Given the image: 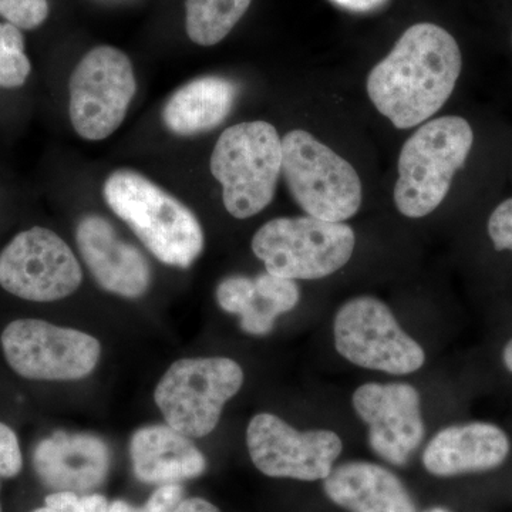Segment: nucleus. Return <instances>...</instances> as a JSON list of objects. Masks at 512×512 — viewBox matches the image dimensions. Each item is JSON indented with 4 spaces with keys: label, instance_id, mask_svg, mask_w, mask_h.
I'll use <instances>...</instances> for the list:
<instances>
[{
    "label": "nucleus",
    "instance_id": "30",
    "mask_svg": "<svg viewBox=\"0 0 512 512\" xmlns=\"http://www.w3.org/2000/svg\"><path fill=\"white\" fill-rule=\"evenodd\" d=\"M174 512H221L211 504L210 501L202 500V498H188V500L181 501L177 510Z\"/></svg>",
    "mask_w": 512,
    "mask_h": 512
},
{
    "label": "nucleus",
    "instance_id": "35",
    "mask_svg": "<svg viewBox=\"0 0 512 512\" xmlns=\"http://www.w3.org/2000/svg\"><path fill=\"white\" fill-rule=\"evenodd\" d=\"M0 512H2V508H0Z\"/></svg>",
    "mask_w": 512,
    "mask_h": 512
},
{
    "label": "nucleus",
    "instance_id": "18",
    "mask_svg": "<svg viewBox=\"0 0 512 512\" xmlns=\"http://www.w3.org/2000/svg\"><path fill=\"white\" fill-rule=\"evenodd\" d=\"M325 493L350 512H417L402 480L367 461H350L332 470L325 478Z\"/></svg>",
    "mask_w": 512,
    "mask_h": 512
},
{
    "label": "nucleus",
    "instance_id": "2",
    "mask_svg": "<svg viewBox=\"0 0 512 512\" xmlns=\"http://www.w3.org/2000/svg\"><path fill=\"white\" fill-rule=\"evenodd\" d=\"M104 200L158 261L190 268L204 249V232L190 208L136 171L107 178Z\"/></svg>",
    "mask_w": 512,
    "mask_h": 512
},
{
    "label": "nucleus",
    "instance_id": "28",
    "mask_svg": "<svg viewBox=\"0 0 512 512\" xmlns=\"http://www.w3.org/2000/svg\"><path fill=\"white\" fill-rule=\"evenodd\" d=\"M183 500L184 490L180 484L160 485L141 512H174Z\"/></svg>",
    "mask_w": 512,
    "mask_h": 512
},
{
    "label": "nucleus",
    "instance_id": "32",
    "mask_svg": "<svg viewBox=\"0 0 512 512\" xmlns=\"http://www.w3.org/2000/svg\"><path fill=\"white\" fill-rule=\"evenodd\" d=\"M503 360L505 367L512 373V339L504 348Z\"/></svg>",
    "mask_w": 512,
    "mask_h": 512
},
{
    "label": "nucleus",
    "instance_id": "7",
    "mask_svg": "<svg viewBox=\"0 0 512 512\" xmlns=\"http://www.w3.org/2000/svg\"><path fill=\"white\" fill-rule=\"evenodd\" d=\"M242 384V367L228 357L181 359L161 377L154 400L168 426L200 439L215 430L225 404Z\"/></svg>",
    "mask_w": 512,
    "mask_h": 512
},
{
    "label": "nucleus",
    "instance_id": "1",
    "mask_svg": "<svg viewBox=\"0 0 512 512\" xmlns=\"http://www.w3.org/2000/svg\"><path fill=\"white\" fill-rule=\"evenodd\" d=\"M463 69L460 46L446 29L417 23L367 76V96L400 130L429 121L450 99Z\"/></svg>",
    "mask_w": 512,
    "mask_h": 512
},
{
    "label": "nucleus",
    "instance_id": "17",
    "mask_svg": "<svg viewBox=\"0 0 512 512\" xmlns=\"http://www.w3.org/2000/svg\"><path fill=\"white\" fill-rule=\"evenodd\" d=\"M130 456L134 474L147 484H178L200 477L207 467L190 437L168 424L137 430L131 437Z\"/></svg>",
    "mask_w": 512,
    "mask_h": 512
},
{
    "label": "nucleus",
    "instance_id": "12",
    "mask_svg": "<svg viewBox=\"0 0 512 512\" xmlns=\"http://www.w3.org/2000/svg\"><path fill=\"white\" fill-rule=\"evenodd\" d=\"M247 446L252 463L265 476L301 481L325 480L343 450L333 431H298L271 413L249 421Z\"/></svg>",
    "mask_w": 512,
    "mask_h": 512
},
{
    "label": "nucleus",
    "instance_id": "20",
    "mask_svg": "<svg viewBox=\"0 0 512 512\" xmlns=\"http://www.w3.org/2000/svg\"><path fill=\"white\" fill-rule=\"evenodd\" d=\"M254 281V296L248 311L241 316V328L249 335L262 336L274 329L279 315L298 305L301 292L292 279L268 272L256 276Z\"/></svg>",
    "mask_w": 512,
    "mask_h": 512
},
{
    "label": "nucleus",
    "instance_id": "31",
    "mask_svg": "<svg viewBox=\"0 0 512 512\" xmlns=\"http://www.w3.org/2000/svg\"><path fill=\"white\" fill-rule=\"evenodd\" d=\"M107 512H141V510H136V508L131 507L126 501L117 500L109 504Z\"/></svg>",
    "mask_w": 512,
    "mask_h": 512
},
{
    "label": "nucleus",
    "instance_id": "19",
    "mask_svg": "<svg viewBox=\"0 0 512 512\" xmlns=\"http://www.w3.org/2000/svg\"><path fill=\"white\" fill-rule=\"evenodd\" d=\"M237 99V86L218 76L191 80L165 103V127L177 136H194L220 126Z\"/></svg>",
    "mask_w": 512,
    "mask_h": 512
},
{
    "label": "nucleus",
    "instance_id": "22",
    "mask_svg": "<svg viewBox=\"0 0 512 512\" xmlns=\"http://www.w3.org/2000/svg\"><path fill=\"white\" fill-rule=\"evenodd\" d=\"M32 64L25 53V37L12 23L0 22V89H18L28 80Z\"/></svg>",
    "mask_w": 512,
    "mask_h": 512
},
{
    "label": "nucleus",
    "instance_id": "8",
    "mask_svg": "<svg viewBox=\"0 0 512 512\" xmlns=\"http://www.w3.org/2000/svg\"><path fill=\"white\" fill-rule=\"evenodd\" d=\"M335 346L350 363L389 375H410L424 365L426 355L410 338L389 306L372 296L350 299L336 313Z\"/></svg>",
    "mask_w": 512,
    "mask_h": 512
},
{
    "label": "nucleus",
    "instance_id": "4",
    "mask_svg": "<svg viewBox=\"0 0 512 512\" xmlns=\"http://www.w3.org/2000/svg\"><path fill=\"white\" fill-rule=\"evenodd\" d=\"M211 173L222 185L225 210L238 220L254 217L274 200L282 138L266 121L228 127L212 151Z\"/></svg>",
    "mask_w": 512,
    "mask_h": 512
},
{
    "label": "nucleus",
    "instance_id": "29",
    "mask_svg": "<svg viewBox=\"0 0 512 512\" xmlns=\"http://www.w3.org/2000/svg\"><path fill=\"white\" fill-rule=\"evenodd\" d=\"M332 2L353 12H370V10L382 8L387 0H332Z\"/></svg>",
    "mask_w": 512,
    "mask_h": 512
},
{
    "label": "nucleus",
    "instance_id": "34",
    "mask_svg": "<svg viewBox=\"0 0 512 512\" xmlns=\"http://www.w3.org/2000/svg\"><path fill=\"white\" fill-rule=\"evenodd\" d=\"M426 512H451V511L446 510V508L436 507V508H431V510H427Z\"/></svg>",
    "mask_w": 512,
    "mask_h": 512
},
{
    "label": "nucleus",
    "instance_id": "11",
    "mask_svg": "<svg viewBox=\"0 0 512 512\" xmlns=\"http://www.w3.org/2000/svg\"><path fill=\"white\" fill-rule=\"evenodd\" d=\"M82 281L76 255L50 229H26L0 252V286L26 301H60L76 292Z\"/></svg>",
    "mask_w": 512,
    "mask_h": 512
},
{
    "label": "nucleus",
    "instance_id": "9",
    "mask_svg": "<svg viewBox=\"0 0 512 512\" xmlns=\"http://www.w3.org/2000/svg\"><path fill=\"white\" fill-rule=\"evenodd\" d=\"M136 90L126 53L111 46L94 47L70 76L69 114L76 133L90 141L111 136L126 119Z\"/></svg>",
    "mask_w": 512,
    "mask_h": 512
},
{
    "label": "nucleus",
    "instance_id": "6",
    "mask_svg": "<svg viewBox=\"0 0 512 512\" xmlns=\"http://www.w3.org/2000/svg\"><path fill=\"white\" fill-rule=\"evenodd\" d=\"M356 237L345 222L313 217L275 218L252 238V251L268 274L313 281L333 275L348 264Z\"/></svg>",
    "mask_w": 512,
    "mask_h": 512
},
{
    "label": "nucleus",
    "instance_id": "25",
    "mask_svg": "<svg viewBox=\"0 0 512 512\" xmlns=\"http://www.w3.org/2000/svg\"><path fill=\"white\" fill-rule=\"evenodd\" d=\"M45 504L62 512H107L109 501L101 494H79L55 491L46 497Z\"/></svg>",
    "mask_w": 512,
    "mask_h": 512
},
{
    "label": "nucleus",
    "instance_id": "27",
    "mask_svg": "<svg viewBox=\"0 0 512 512\" xmlns=\"http://www.w3.org/2000/svg\"><path fill=\"white\" fill-rule=\"evenodd\" d=\"M23 458L15 431L0 421V477L12 478L22 470Z\"/></svg>",
    "mask_w": 512,
    "mask_h": 512
},
{
    "label": "nucleus",
    "instance_id": "3",
    "mask_svg": "<svg viewBox=\"0 0 512 512\" xmlns=\"http://www.w3.org/2000/svg\"><path fill=\"white\" fill-rule=\"evenodd\" d=\"M473 144V128L463 117L443 116L420 126L404 143L397 163L394 204L400 214L423 218L436 211Z\"/></svg>",
    "mask_w": 512,
    "mask_h": 512
},
{
    "label": "nucleus",
    "instance_id": "16",
    "mask_svg": "<svg viewBox=\"0 0 512 512\" xmlns=\"http://www.w3.org/2000/svg\"><path fill=\"white\" fill-rule=\"evenodd\" d=\"M510 440L491 423H467L439 431L423 453V464L437 477L494 470L507 460Z\"/></svg>",
    "mask_w": 512,
    "mask_h": 512
},
{
    "label": "nucleus",
    "instance_id": "24",
    "mask_svg": "<svg viewBox=\"0 0 512 512\" xmlns=\"http://www.w3.org/2000/svg\"><path fill=\"white\" fill-rule=\"evenodd\" d=\"M255 281L248 276H229L218 285L217 302L225 312L232 315H244L251 306Z\"/></svg>",
    "mask_w": 512,
    "mask_h": 512
},
{
    "label": "nucleus",
    "instance_id": "33",
    "mask_svg": "<svg viewBox=\"0 0 512 512\" xmlns=\"http://www.w3.org/2000/svg\"><path fill=\"white\" fill-rule=\"evenodd\" d=\"M33 512H62L60 510H57V508L49 507V505H45V507L37 508V510Z\"/></svg>",
    "mask_w": 512,
    "mask_h": 512
},
{
    "label": "nucleus",
    "instance_id": "5",
    "mask_svg": "<svg viewBox=\"0 0 512 512\" xmlns=\"http://www.w3.org/2000/svg\"><path fill=\"white\" fill-rule=\"evenodd\" d=\"M282 174L309 217L343 222L360 210L363 188L355 167L308 131L292 130L282 138Z\"/></svg>",
    "mask_w": 512,
    "mask_h": 512
},
{
    "label": "nucleus",
    "instance_id": "13",
    "mask_svg": "<svg viewBox=\"0 0 512 512\" xmlns=\"http://www.w3.org/2000/svg\"><path fill=\"white\" fill-rule=\"evenodd\" d=\"M353 407L369 426L373 451L404 466L424 439L420 394L407 383H366L353 394Z\"/></svg>",
    "mask_w": 512,
    "mask_h": 512
},
{
    "label": "nucleus",
    "instance_id": "15",
    "mask_svg": "<svg viewBox=\"0 0 512 512\" xmlns=\"http://www.w3.org/2000/svg\"><path fill=\"white\" fill-rule=\"evenodd\" d=\"M33 466L43 484L52 490L89 493L106 480L110 450L93 434L57 431L37 444Z\"/></svg>",
    "mask_w": 512,
    "mask_h": 512
},
{
    "label": "nucleus",
    "instance_id": "14",
    "mask_svg": "<svg viewBox=\"0 0 512 512\" xmlns=\"http://www.w3.org/2000/svg\"><path fill=\"white\" fill-rule=\"evenodd\" d=\"M84 264L104 291L140 298L151 282L150 264L137 247L121 239L106 218L86 215L76 228Z\"/></svg>",
    "mask_w": 512,
    "mask_h": 512
},
{
    "label": "nucleus",
    "instance_id": "26",
    "mask_svg": "<svg viewBox=\"0 0 512 512\" xmlns=\"http://www.w3.org/2000/svg\"><path fill=\"white\" fill-rule=\"evenodd\" d=\"M487 231L497 251H512V198L495 208L488 218Z\"/></svg>",
    "mask_w": 512,
    "mask_h": 512
},
{
    "label": "nucleus",
    "instance_id": "10",
    "mask_svg": "<svg viewBox=\"0 0 512 512\" xmlns=\"http://www.w3.org/2000/svg\"><path fill=\"white\" fill-rule=\"evenodd\" d=\"M3 355L19 376L66 382L89 376L101 355L99 340L39 319H18L3 330Z\"/></svg>",
    "mask_w": 512,
    "mask_h": 512
},
{
    "label": "nucleus",
    "instance_id": "23",
    "mask_svg": "<svg viewBox=\"0 0 512 512\" xmlns=\"http://www.w3.org/2000/svg\"><path fill=\"white\" fill-rule=\"evenodd\" d=\"M0 16L20 30H33L49 16L47 0H0Z\"/></svg>",
    "mask_w": 512,
    "mask_h": 512
},
{
    "label": "nucleus",
    "instance_id": "21",
    "mask_svg": "<svg viewBox=\"0 0 512 512\" xmlns=\"http://www.w3.org/2000/svg\"><path fill=\"white\" fill-rule=\"evenodd\" d=\"M252 0H187L185 29L195 45L222 42L247 13Z\"/></svg>",
    "mask_w": 512,
    "mask_h": 512
}]
</instances>
